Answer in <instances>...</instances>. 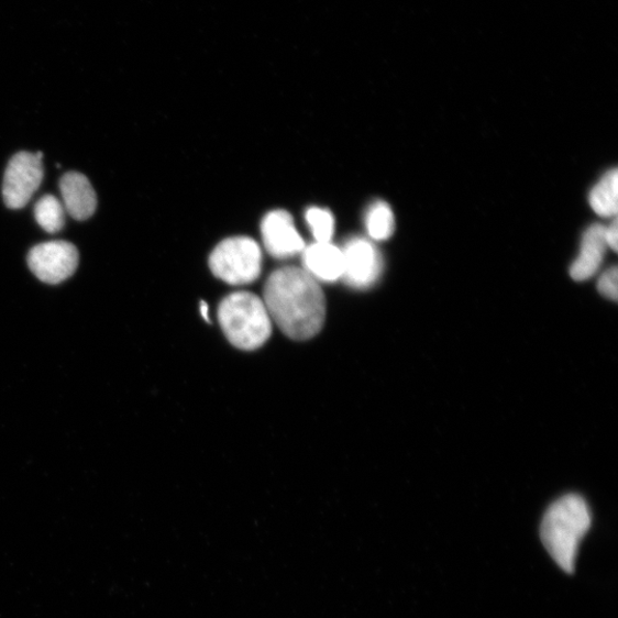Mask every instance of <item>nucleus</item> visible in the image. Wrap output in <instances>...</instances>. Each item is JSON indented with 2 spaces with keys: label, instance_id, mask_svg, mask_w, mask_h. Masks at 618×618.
<instances>
[{
  "label": "nucleus",
  "instance_id": "f257e3e1",
  "mask_svg": "<svg viewBox=\"0 0 618 618\" xmlns=\"http://www.w3.org/2000/svg\"><path fill=\"white\" fill-rule=\"evenodd\" d=\"M264 302L271 319L294 341L313 339L323 328L325 297L304 268L284 267L267 279Z\"/></svg>",
  "mask_w": 618,
  "mask_h": 618
},
{
  "label": "nucleus",
  "instance_id": "f03ea898",
  "mask_svg": "<svg viewBox=\"0 0 618 618\" xmlns=\"http://www.w3.org/2000/svg\"><path fill=\"white\" fill-rule=\"evenodd\" d=\"M592 527V514L578 495L561 497L551 505L541 526L542 542L556 565L567 574L575 571L580 544Z\"/></svg>",
  "mask_w": 618,
  "mask_h": 618
},
{
  "label": "nucleus",
  "instance_id": "7ed1b4c3",
  "mask_svg": "<svg viewBox=\"0 0 618 618\" xmlns=\"http://www.w3.org/2000/svg\"><path fill=\"white\" fill-rule=\"evenodd\" d=\"M218 320L230 343L243 351L262 347L272 334V319L258 296L240 291L219 305Z\"/></svg>",
  "mask_w": 618,
  "mask_h": 618
},
{
  "label": "nucleus",
  "instance_id": "20e7f679",
  "mask_svg": "<svg viewBox=\"0 0 618 618\" xmlns=\"http://www.w3.org/2000/svg\"><path fill=\"white\" fill-rule=\"evenodd\" d=\"M214 276L232 286H244L260 277L263 252L255 240L232 238L222 241L212 251L209 260Z\"/></svg>",
  "mask_w": 618,
  "mask_h": 618
},
{
  "label": "nucleus",
  "instance_id": "39448f33",
  "mask_svg": "<svg viewBox=\"0 0 618 618\" xmlns=\"http://www.w3.org/2000/svg\"><path fill=\"white\" fill-rule=\"evenodd\" d=\"M43 153L15 154L5 172L3 198L8 208L20 210L31 202L44 178Z\"/></svg>",
  "mask_w": 618,
  "mask_h": 618
},
{
  "label": "nucleus",
  "instance_id": "423d86ee",
  "mask_svg": "<svg viewBox=\"0 0 618 618\" xmlns=\"http://www.w3.org/2000/svg\"><path fill=\"white\" fill-rule=\"evenodd\" d=\"M78 250L66 241H51L34 246L27 255V265L42 283L59 285L78 267Z\"/></svg>",
  "mask_w": 618,
  "mask_h": 618
},
{
  "label": "nucleus",
  "instance_id": "0eeeda50",
  "mask_svg": "<svg viewBox=\"0 0 618 618\" xmlns=\"http://www.w3.org/2000/svg\"><path fill=\"white\" fill-rule=\"evenodd\" d=\"M344 255V283L353 289L373 287L383 272L379 251L369 241L361 238L350 240L342 249Z\"/></svg>",
  "mask_w": 618,
  "mask_h": 618
},
{
  "label": "nucleus",
  "instance_id": "6e6552de",
  "mask_svg": "<svg viewBox=\"0 0 618 618\" xmlns=\"http://www.w3.org/2000/svg\"><path fill=\"white\" fill-rule=\"evenodd\" d=\"M263 240L268 254L277 260L296 256L305 242L295 228L291 214L284 210L268 213L262 223Z\"/></svg>",
  "mask_w": 618,
  "mask_h": 618
},
{
  "label": "nucleus",
  "instance_id": "1a4fd4ad",
  "mask_svg": "<svg viewBox=\"0 0 618 618\" xmlns=\"http://www.w3.org/2000/svg\"><path fill=\"white\" fill-rule=\"evenodd\" d=\"M302 265L304 269L317 280L335 283L344 273L343 251L330 242H317L304 249Z\"/></svg>",
  "mask_w": 618,
  "mask_h": 618
},
{
  "label": "nucleus",
  "instance_id": "9d476101",
  "mask_svg": "<svg viewBox=\"0 0 618 618\" xmlns=\"http://www.w3.org/2000/svg\"><path fill=\"white\" fill-rule=\"evenodd\" d=\"M65 210L75 220L91 218L98 206L97 194L90 180L78 173H68L60 180Z\"/></svg>",
  "mask_w": 618,
  "mask_h": 618
},
{
  "label": "nucleus",
  "instance_id": "9b49d317",
  "mask_svg": "<svg viewBox=\"0 0 618 618\" xmlns=\"http://www.w3.org/2000/svg\"><path fill=\"white\" fill-rule=\"evenodd\" d=\"M605 228L594 224L583 235L580 255L571 267L575 280H586L599 271L606 254Z\"/></svg>",
  "mask_w": 618,
  "mask_h": 618
},
{
  "label": "nucleus",
  "instance_id": "f8f14e48",
  "mask_svg": "<svg viewBox=\"0 0 618 618\" xmlns=\"http://www.w3.org/2000/svg\"><path fill=\"white\" fill-rule=\"evenodd\" d=\"M589 206L600 217L614 218L618 209V174L608 172L589 192Z\"/></svg>",
  "mask_w": 618,
  "mask_h": 618
},
{
  "label": "nucleus",
  "instance_id": "ddd939ff",
  "mask_svg": "<svg viewBox=\"0 0 618 618\" xmlns=\"http://www.w3.org/2000/svg\"><path fill=\"white\" fill-rule=\"evenodd\" d=\"M64 205L53 195H44L35 206V219L49 234L63 231L66 221Z\"/></svg>",
  "mask_w": 618,
  "mask_h": 618
},
{
  "label": "nucleus",
  "instance_id": "4468645a",
  "mask_svg": "<svg viewBox=\"0 0 618 618\" xmlns=\"http://www.w3.org/2000/svg\"><path fill=\"white\" fill-rule=\"evenodd\" d=\"M365 228L374 240H388L396 230V219L390 207L382 201L374 203L365 216Z\"/></svg>",
  "mask_w": 618,
  "mask_h": 618
},
{
  "label": "nucleus",
  "instance_id": "2eb2a0df",
  "mask_svg": "<svg viewBox=\"0 0 618 618\" xmlns=\"http://www.w3.org/2000/svg\"><path fill=\"white\" fill-rule=\"evenodd\" d=\"M306 220L318 243H329L334 232L332 214L324 209L312 208L306 213Z\"/></svg>",
  "mask_w": 618,
  "mask_h": 618
},
{
  "label": "nucleus",
  "instance_id": "dca6fc26",
  "mask_svg": "<svg viewBox=\"0 0 618 618\" xmlns=\"http://www.w3.org/2000/svg\"><path fill=\"white\" fill-rule=\"evenodd\" d=\"M617 279L618 272L616 267L606 271L598 279V291L607 299L617 300Z\"/></svg>",
  "mask_w": 618,
  "mask_h": 618
},
{
  "label": "nucleus",
  "instance_id": "f3484780",
  "mask_svg": "<svg viewBox=\"0 0 618 618\" xmlns=\"http://www.w3.org/2000/svg\"><path fill=\"white\" fill-rule=\"evenodd\" d=\"M605 240L607 246L616 252L618 246V227L616 219L609 224V228H605Z\"/></svg>",
  "mask_w": 618,
  "mask_h": 618
},
{
  "label": "nucleus",
  "instance_id": "a211bd4d",
  "mask_svg": "<svg viewBox=\"0 0 618 618\" xmlns=\"http://www.w3.org/2000/svg\"><path fill=\"white\" fill-rule=\"evenodd\" d=\"M201 312H202L203 318H205L208 322H210V319H209V306H208V304L205 302V301L201 302Z\"/></svg>",
  "mask_w": 618,
  "mask_h": 618
}]
</instances>
